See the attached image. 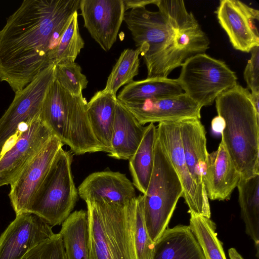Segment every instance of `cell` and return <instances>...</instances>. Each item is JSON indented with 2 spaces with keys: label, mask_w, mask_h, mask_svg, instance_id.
<instances>
[{
  "label": "cell",
  "mask_w": 259,
  "mask_h": 259,
  "mask_svg": "<svg viewBox=\"0 0 259 259\" xmlns=\"http://www.w3.org/2000/svg\"><path fill=\"white\" fill-rule=\"evenodd\" d=\"M80 0H25L0 30V81L15 93L50 66Z\"/></svg>",
  "instance_id": "6da1fadb"
},
{
  "label": "cell",
  "mask_w": 259,
  "mask_h": 259,
  "mask_svg": "<svg viewBox=\"0 0 259 259\" xmlns=\"http://www.w3.org/2000/svg\"><path fill=\"white\" fill-rule=\"evenodd\" d=\"M156 12L144 7L125 12L123 21L147 69V78L167 77L187 58L204 53L209 40L182 0H156Z\"/></svg>",
  "instance_id": "7a4b0ae2"
},
{
  "label": "cell",
  "mask_w": 259,
  "mask_h": 259,
  "mask_svg": "<svg viewBox=\"0 0 259 259\" xmlns=\"http://www.w3.org/2000/svg\"><path fill=\"white\" fill-rule=\"evenodd\" d=\"M225 122L222 141L242 178L259 175V116L249 90L239 84L215 100Z\"/></svg>",
  "instance_id": "3957f363"
},
{
  "label": "cell",
  "mask_w": 259,
  "mask_h": 259,
  "mask_svg": "<svg viewBox=\"0 0 259 259\" xmlns=\"http://www.w3.org/2000/svg\"><path fill=\"white\" fill-rule=\"evenodd\" d=\"M136 199L124 206L102 200L85 202L89 220V259H137Z\"/></svg>",
  "instance_id": "277c9868"
},
{
  "label": "cell",
  "mask_w": 259,
  "mask_h": 259,
  "mask_svg": "<svg viewBox=\"0 0 259 259\" xmlns=\"http://www.w3.org/2000/svg\"><path fill=\"white\" fill-rule=\"evenodd\" d=\"M154 151L152 175L147 191L142 195L145 225L155 243L167 228L183 189L157 133Z\"/></svg>",
  "instance_id": "5b68a950"
},
{
  "label": "cell",
  "mask_w": 259,
  "mask_h": 259,
  "mask_svg": "<svg viewBox=\"0 0 259 259\" xmlns=\"http://www.w3.org/2000/svg\"><path fill=\"white\" fill-rule=\"evenodd\" d=\"M72 152L60 149L37 192L29 212L52 227L61 225L71 213L78 197L71 164Z\"/></svg>",
  "instance_id": "8992f818"
},
{
  "label": "cell",
  "mask_w": 259,
  "mask_h": 259,
  "mask_svg": "<svg viewBox=\"0 0 259 259\" xmlns=\"http://www.w3.org/2000/svg\"><path fill=\"white\" fill-rule=\"evenodd\" d=\"M177 79L184 93L201 108L211 105L224 92L237 84V77L225 62L204 53L182 64Z\"/></svg>",
  "instance_id": "52a82bcc"
},
{
  "label": "cell",
  "mask_w": 259,
  "mask_h": 259,
  "mask_svg": "<svg viewBox=\"0 0 259 259\" xmlns=\"http://www.w3.org/2000/svg\"><path fill=\"white\" fill-rule=\"evenodd\" d=\"M50 80L39 75L15 97L0 118V157L10 140L35 119L40 118L43 102L50 85Z\"/></svg>",
  "instance_id": "ba28073f"
},
{
  "label": "cell",
  "mask_w": 259,
  "mask_h": 259,
  "mask_svg": "<svg viewBox=\"0 0 259 259\" xmlns=\"http://www.w3.org/2000/svg\"><path fill=\"white\" fill-rule=\"evenodd\" d=\"M156 133L180 180L183 189L182 197L189 207L188 212L210 218L206 192L196 185L187 166L178 121L159 122Z\"/></svg>",
  "instance_id": "9c48e42d"
},
{
  "label": "cell",
  "mask_w": 259,
  "mask_h": 259,
  "mask_svg": "<svg viewBox=\"0 0 259 259\" xmlns=\"http://www.w3.org/2000/svg\"><path fill=\"white\" fill-rule=\"evenodd\" d=\"M63 145L53 136L10 184L9 196L16 214L29 212L37 192Z\"/></svg>",
  "instance_id": "30bf717a"
},
{
  "label": "cell",
  "mask_w": 259,
  "mask_h": 259,
  "mask_svg": "<svg viewBox=\"0 0 259 259\" xmlns=\"http://www.w3.org/2000/svg\"><path fill=\"white\" fill-rule=\"evenodd\" d=\"M52 137L40 118L21 132L14 144L0 157V187L10 185Z\"/></svg>",
  "instance_id": "8fae6325"
},
{
  "label": "cell",
  "mask_w": 259,
  "mask_h": 259,
  "mask_svg": "<svg viewBox=\"0 0 259 259\" xmlns=\"http://www.w3.org/2000/svg\"><path fill=\"white\" fill-rule=\"evenodd\" d=\"M54 234L52 227L39 216L31 212L16 214L0 236V259H21Z\"/></svg>",
  "instance_id": "7c38bea8"
},
{
  "label": "cell",
  "mask_w": 259,
  "mask_h": 259,
  "mask_svg": "<svg viewBox=\"0 0 259 259\" xmlns=\"http://www.w3.org/2000/svg\"><path fill=\"white\" fill-rule=\"evenodd\" d=\"M215 13L235 49L249 53L259 46V33L255 25V20H259L258 10L238 0H221Z\"/></svg>",
  "instance_id": "4fadbf2b"
},
{
  "label": "cell",
  "mask_w": 259,
  "mask_h": 259,
  "mask_svg": "<svg viewBox=\"0 0 259 259\" xmlns=\"http://www.w3.org/2000/svg\"><path fill=\"white\" fill-rule=\"evenodd\" d=\"M84 26L105 51L116 41L125 12L123 0H80Z\"/></svg>",
  "instance_id": "5bb4252c"
},
{
  "label": "cell",
  "mask_w": 259,
  "mask_h": 259,
  "mask_svg": "<svg viewBox=\"0 0 259 259\" xmlns=\"http://www.w3.org/2000/svg\"><path fill=\"white\" fill-rule=\"evenodd\" d=\"M120 102L142 125L201 117V107L184 93L135 102Z\"/></svg>",
  "instance_id": "9a60e30c"
},
{
  "label": "cell",
  "mask_w": 259,
  "mask_h": 259,
  "mask_svg": "<svg viewBox=\"0 0 259 259\" xmlns=\"http://www.w3.org/2000/svg\"><path fill=\"white\" fill-rule=\"evenodd\" d=\"M77 191L85 202L102 200L121 206L137 197L135 187L126 175L111 170L91 174L78 186Z\"/></svg>",
  "instance_id": "2e32d148"
},
{
  "label": "cell",
  "mask_w": 259,
  "mask_h": 259,
  "mask_svg": "<svg viewBox=\"0 0 259 259\" xmlns=\"http://www.w3.org/2000/svg\"><path fill=\"white\" fill-rule=\"evenodd\" d=\"M241 178L221 141L217 150L207 156L203 181L208 198L229 200Z\"/></svg>",
  "instance_id": "e0dca14e"
},
{
  "label": "cell",
  "mask_w": 259,
  "mask_h": 259,
  "mask_svg": "<svg viewBox=\"0 0 259 259\" xmlns=\"http://www.w3.org/2000/svg\"><path fill=\"white\" fill-rule=\"evenodd\" d=\"M178 123L189 171L196 185L206 191L203 180L208 152L205 127L198 118L185 119Z\"/></svg>",
  "instance_id": "ac0fdd59"
},
{
  "label": "cell",
  "mask_w": 259,
  "mask_h": 259,
  "mask_svg": "<svg viewBox=\"0 0 259 259\" xmlns=\"http://www.w3.org/2000/svg\"><path fill=\"white\" fill-rule=\"evenodd\" d=\"M146 126L141 125L133 114L117 100L111 139V150L108 156L129 160L138 148Z\"/></svg>",
  "instance_id": "d6986e66"
},
{
  "label": "cell",
  "mask_w": 259,
  "mask_h": 259,
  "mask_svg": "<svg viewBox=\"0 0 259 259\" xmlns=\"http://www.w3.org/2000/svg\"><path fill=\"white\" fill-rule=\"evenodd\" d=\"M152 259H204L189 226L167 228L155 243Z\"/></svg>",
  "instance_id": "ffe728a7"
},
{
  "label": "cell",
  "mask_w": 259,
  "mask_h": 259,
  "mask_svg": "<svg viewBox=\"0 0 259 259\" xmlns=\"http://www.w3.org/2000/svg\"><path fill=\"white\" fill-rule=\"evenodd\" d=\"M116 95L103 90L97 92L88 102L87 113L93 134L103 149L109 154L114 121Z\"/></svg>",
  "instance_id": "44dd1931"
},
{
  "label": "cell",
  "mask_w": 259,
  "mask_h": 259,
  "mask_svg": "<svg viewBox=\"0 0 259 259\" xmlns=\"http://www.w3.org/2000/svg\"><path fill=\"white\" fill-rule=\"evenodd\" d=\"M59 232L67 259H89V231L87 211L71 212Z\"/></svg>",
  "instance_id": "7402d4cb"
},
{
  "label": "cell",
  "mask_w": 259,
  "mask_h": 259,
  "mask_svg": "<svg viewBox=\"0 0 259 259\" xmlns=\"http://www.w3.org/2000/svg\"><path fill=\"white\" fill-rule=\"evenodd\" d=\"M237 188L241 215L245 232L253 240L256 256L259 257V175L241 178Z\"/></svg>",
  "instance_id": "603a6c76"
},
{
  "label": "cell",
  "mask_w": 259,
  "mask_h": 259,
  "mask_svg": "<svg viewBox=\"0 0 259 259\" xmlns=\"http://www.w3.org/2000/svg\"><path fill=\"white\" fill-rule=\"evenodd\" d=\"M156 137V127L150 123L146 126L138 148L128 160L132 183L143 194L147 191L153 168Z\"/></svg>",
  "instance_id": "cb8c5ba5"
},
{
  "label": "cell",
  "mask_w": 259,
  "mask_h": 259,
  "mask_svg": "<svg viewBox=\"0 0 259 259\" xmlns=\"http://www.w3.org/2000/svg\"><path fill=\"white\" fill-rule=\"evenodd\" d=\"M177 79L147 78L125 85L117 97L121 102H135L147 99L183 93Z\"/></svg>",
  "instance_id": "d4e9b609"
},
{
  "label": "cell",
  "mask_w": 259,
  "mask_h": 259,
  "mask_svg": "<svg viewBox=\"0 0 259 259\" xmlns=\"http://www.w3.org/2000/svg\"><path fill=\"white\" fill-rule=\"evenodd\" d=\"M73 97L54 78L45 97L40 119L55 137L59 133Z\"/></svg>",
  "instance_id": "484cf974"
},
{
  "label": "cell",
  "mask_w": 259,
  "mask_h": 259,
  "mask_svg": "<svg viewBox=\"0 0 259 259\" xmlns=\"http://www.w3.org/2000/svg\"><path fill=\"white\" fill-rule=\"evenodd\" d=\"M190 214L189 227L202 250L204 259H227L222 242L210 219L194 213Z\"/></svg>",
  "instance_id": "4316f807"
},
{
  "label": "cell",
  "mask_w": 259,
  "mask_h": 259,
  "mask_svg": "<svg viewBox=\"0 0 259 259\" xmlns=\"http://www.w3.org/2000/svg\"><path fill=\"white\" fill-rule=\"evenodd\" d=\"M84 42L79 33L77 12L71 17L58 44L49 56L50 64L65 62H74L84 48Z\"/></svg>",
  "instance_id": "83f0119b"
},
{
  "label": "cell",
  "mask_w": 259,
  "mask_h": 259,
  "mask_svg": "<svg viewBox=\"0 0 259 259\" xmlns=\"http://www.w3.org/2000/svg\"><path fill=\"white\" fill-rule=\"evenodd\" d=\"M140 54L139 48L126 49L121 53L108 77L104 91L116 95L121 86L134 81V77L139 73Z\"/></svg>",
  "instance_id": "f1b7e54d"
},
{
  "label": "cell",
  "mask_w": 259,
  "mask_h": 259,
  "mask_svg": "<svg viewBox=\"0 0 259 259\" xmlns=\"http://www.w3.org/2000/svg\"><path fill=\"white\" fill-rule=\"evenodd\" d=\"M77 63L65 62L55 65L54 77L71 95L77 96L87 88L88 80Z\"/></svg>",
  "instance_id": "f546056e"
},
{
  "label": "cell",
  "mask_w": 259,
  "mask_h": 259,
  "mask_svg": "<svg viewBox=\"0 0 259 259\" xmlns=\"http://www.w3.org/2000/svg\"><path fill=\"white\" fill-rule=\"evenodd\" d=\"M154 244L146 228L143 212V195H140L137 197L135 212V245L137 259H152Z\"/></svg>",
  "instance_id": "4dcf8cb0"
},
{
  "label": "cell",
  "mask_w": 259,
  "mask_h": 259,
  "mask_svg": "<svg viewBox=\"0 0 259 259\" xmlns=\"http://www.w3.org/2000/svg\"><path fill=\"white\" fill-rule=\"evenodd\" d=\"M21 259H67L61 235L55 233L31 249Z\"/></svg>",
  "instance_id": "1f68e13d"
},
{
  "label": "cell",
  "mask_w": 259,
  "mask_h": 259,
  "mask_svg": "<svg viewBox=\"0 0 259 259\" xmlns=\"http://www.w3.org/2000/svg\"><path fill=\"white\" fill-rule=\"evenodd\" d=\"M250 52L251 57L245 66L243 77L248 90L259 92V46L254 47Z\"/></svg>",
  "instance_id": "d6a6232c"
},
{
  "label": "cell",
  "mask_w": 259,
  "mask_h": 259,
  "mask_svg": "<svg viewBox=\"0 0 259 259\" xmlns=\"http://www.w3.org/2000/svg\"><path fill=\"white\" fill-rule=\"evenodd\" d=\"M124 10H126L137 7H144L149 4H155L156 0H123Z\"/></svg>",
  "instance_id": "836d02e7"
},
{
  "label": "cell",
  "mask_w": 259,
  "mask_h": 259,
  "mask_svg": "<svg viewBox=\"0 0 259 259\" xmlns=\"http://www.w3.org/2000/svg\"><path fill=\"white\" fill-rule=\"evenodd\" d=\"M225 126L224 118L218 115L214 117L211 122V126L213 132L217 134H221L223 131Z\"/></svg>",
  "instance_id": "e575fe53"
},
{
  "label": "cell",
  "mask_w": 259,
  "mask_h": 259,
  "mask_svg": "<svg viewBox=\"0 0 259 259\" xmlns=\"http://www.w3.org/2000/svg\"><path fill=\"white\" fill-rule=\"evenodd\" d=\"M250 99L255 112L259 116V92H251Z\"/></svg>",
  "instance_id": "d590c367"
},
{
  "label": "cell",
  "mask_w": 259,
  "mask_h": 259,
  "mask_svg": "<svg viewBox=\"0 0 259 259\" xmlns=\"http://www.w3.org/2000/svg\"><path fill=\"white\" fill-rule=\"evenodd\" d=\"M228 254L230 259H244L235 248H230L228 250Z\"/></svg>",
  "instance_id": "8d00e7d4"
}]
</instances>
